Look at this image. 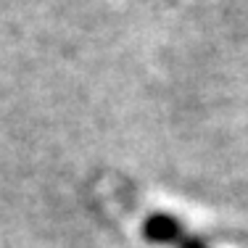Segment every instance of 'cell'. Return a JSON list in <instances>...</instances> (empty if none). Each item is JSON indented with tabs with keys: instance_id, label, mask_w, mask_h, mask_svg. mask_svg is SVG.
I'll return each mask as SVG.
<instances>
[{
	"instance_id": "1",
	"label": "cell",
	"mask_w": 248,
	"mask_h": 248,
	"mask_svg": "<svg viewBox=\"0 0 248 248\" xmlns=\"http://www.w3.org/2000/svg\"><path fill=\"white\" fill-rule=\"evenodd\" d=\"M143 235L151 243L167 246V248H209L198 235H193L185 224H180L172 214L153 211L143 222Z\"/></svg>"
}]
</instances>
